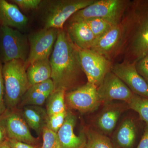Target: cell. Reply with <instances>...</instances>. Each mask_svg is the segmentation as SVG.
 Returning <instances> with one entry per match:
<instances>
[{
	"label": "cell",
	"instance_id": "obj_8",
	"mask_svg": "<svg viewBox=\"0 0 148 148\" xmlns=\"http://www.w3.org/2000/svg\"><path fill=\"white\" fill-rule=\"evenodd\" d=\"M78 49L82 68L87 82L98 88L106 74L111 71L112 61L90 49Z\"/></svg>",
	"mask_w": 148,
	"mask_h": 148
},
{
	"label": "cell",
	"instance_id": "obj_32",
	"mask_svg": "<svg viewBox=\"0 0 148 148\" xmlns=\"http://www.w3.org/2000/svg\"><path fill=\"white\" fill-rule=\"evenodd\" d=\"M7 141L10 148H38L36 145H30L8 138Z\"/></svg>",
	"mask_w": 148,
	"mask_h": 148
},
{
	"label": "cell",
	"instance_id": "obj_24",
	"mask_svg": "<svg viewBox=\"0 0 148 148\" xmlns=\"http://www.w3.org/2000/svg\"><path fill=\"white\" fill-rule=\"evenodd\" d=\"M127 103L130 109L138 113L140 118L146 123L148 127V98L134 94Z\"/></svg>",
	"mask_w": 148,
	"mask_h": 148
},
{
	"label": "cell",
	"instance_id": "obj_33",
	"mask_svg": "<svg viewBox=\"0 0 148 148\" xmlns=\"http://www.w3.org/2000/svg\"><path fill=\"white\" fill-rule=\"evenodd\" d=\"M137 148H148V127H147Z\"/></svg>",
	"mask_w": 148,
	"mask_h": 148
},
{
	"label": "cell",
	"instance_id": "obj_2",
	"mask_svg": "<svg viewBox=\"0 0 148 148\" xmlns=\"http://www.w3.org/2000/svg\"><path fill=\"white\" fill-rule=\"evenodd\" d=\"M51 69V79L54 90H67L75 87L83 71L78 49L71 40L64 29H58V36L49 58Z\"/></svg>",
	"mask_w": 148,
	"mask_h": 148
},
{
	"label": "cell",
	"instance_id": "obj_30",
	"mask_svg": "<svg viewBox=\"0 0 148 148\" xmlns=\"http://www.w3.org/2000/svg\"><path fill=\"white\" fill-rule=\"evenodd\" d=\"M3 65L0 61V115L4 113L6 110L4 101L5 88L2 74Z\"/></svg>",
	"mask_w": 148,
	"mask_h": 148
},
{
	"label": "cell",
	"instance_id": "obj_28",
	"mask_svg": "<svg viewBox=\"0 0 148 148\" xmlns=\"http://www.w3.org/2000/svg\"><path fill=\"white\" fill-rule=\"evenodd\" d=\"M11 1L22 9L29 10L38 8L42 1L40 0H12Z\"/></svg>",
	"mask_w": 148,
	"mask_h": 148
},
{
	"label": "cell",
	"instance_id": "obj_20",
	"mask_svg": "<svg viewBox=\"0 0 148 148\" xmlns=\"http://www.w3.org/2000/svg\"><path fill=\"white\" fill-rule=\"evenodd\" d=\"M121 113V110L117 108H108L98 118L97 124L100 129L105 133L113 131Z\"/></svg>",
	"mask_w": 148,
	"mask_h": 148
},
{
	"label": "cell",
	"instance_id": "obj_29",
	"mask_svg": "<svg viewBox=\"0 0 148 148\" xmlns=\"http://www.w3.org/2000/svg\"><path fill=\"white\" fill-rule=\"evenodd\" d=\"M135 66L138 73L148 84V54L136 62Z\"/></svg>",
	"mask_w": 148,
	"mask_h": 148
},
{
	"label": "cell",
	"instance_id": "obj_9",
	"mask_svg": "<svg viewBox=\"0 0 148 148\" xmlns=\"http://www.w3.org/2000/svg\"><path fill=\"white\" fill-rule=\"evenodd\" d=\"M66 102L70 108L82 112L94 110L101 103L97 87L88 82L66 92Z\"/></svg>",
	"mask_w": 148,
	"mask_h": 148
},
{
	"label": "cell",
	"instance_id": "obj_16",
	"mask_svg": "<svg viewBox=\"0 0 148 148\" xmlns=\"http://www.w3.org/2000/svg\"><path fill=\"white\" fill-rule=\"evenodd\" d=\"M71 40L77 47L89 50L96 38L84 21L69 22L66 30Z\"/></svg>",
	"mask_w": 148,
	"mask_h": 148
},
{
	"label": "cell",
	"instance_id": "obj_10",
	"mask_svg": "<svg viewBox=\"0 0 148 148\" xmlns=\"http://www.w3.org/2000/svg\"><path fill=\"white\" fill-rule=\"evenodd\" d=\"M116 76L122 81L134 94L148 98V84L139 74L135 64L123 60L112 65L111 69Z\"/></svg>",
	"mask_w": 148,
	"mask_h": 148
},
{
	"label": "cell",
	"instance_id": "obj_27",
	"mask_svg": "<svg viewBox=\"0 0 148 148\" xmlns=\"http://www.w3.org/2000/svg\"><path fill=\"white\" fill-rule=\"evenodd\" d=\"M67 114V110L59 113L47 116L45 126L53 132L57 133L64 124Z\"/></svg>",
	"mask_w": 148,
	"mask_h": 148
},
{
	"label": "cell",
	"instance_id": "obj_5",
	"mask_svg": "<svg viewBox=\"0 0 148 148\" xmlns=\"http://www.w3.org/2000/svg\"><path fill=\"white\" fill-rule=\"evenodd\" d=\"M28 38L17 29L0 27V61L2 63L14 60L25 62L29 56Z\"/></svg>",
	"mask_w": 148,
	"mask_h": 148
},
{
	"label": "cell",
	"instance_id": "obj_14",
	"mask_svg": "<svg viewBox=\"0 0 148 148\" xmlns=\"http://www.w3.org/2000/svg\"><path fill=\"white\" fill-rule=\"evenodd\" d=\"M76 121L75 116L68 111L64 124L57 133L61 148H85L87 143L85 135H77L74 131Z\"/></svg>",
	"mask_w": 148,
	"mask_h": 148
},
{
	"label": "cell",
	"instance_id": "obj_31",
	"mask_svg": "<svg viewBox=\"0 0 148 148\" xmlns=\"http://www.w3.org/2000/svg\"><path fill=\"white\" fill-rule=\"evenodd\" d=\"M51 93L50 92H47L40 94L29 102L27 106H42L45 104L46 101H47L48 98Z\"/></svg>",
	"mask_w": 148,
	"mask_h": 148
},
{
	"label": "cell",
	"instance_id": "obj_17",
	"mask_svg": "<svg viewBox=\"0 0 148 148\" xmlns=\"http://www.w3.org/2000/svg\"><path fill=\"white\" fill-rule=\"evenodd\" d=\"M22 116L29 127L34 130L37 135L42 134L47 117L45 109L41 106H25L22 111Z\"/></svg>",
	"mask_w": 148,
	"mask_h": 148
},
{
	"label": "cell",
	"instance_id": "obj_34",
	"mask_svg": "<svg viewBox=\"0 0 148 148\" xmlns=\"http://www.w3.org/2000/svg\"><path fill=\"white\" fill-rule=\"evenodd\" d=\"M7 139L5 127L3 120L0 121V145Z\"/></svg>",
	"mask_w": 148,
	"mask_h": 148
},
{
	"label": "cell",
	"instance_id": "obj_12",
	"mask_svg": "<svg viewBox=\"0 0 148 148\" xmlns=\"http://www.w3.org/2000/svg\"><path fill=\"white\" fill-rule=\"evenodd\" d=\"M97 91L101 103L121 100L128 103L135 94L111 71L97 88Z\"/></svg>",
	"mask_w": 148,
	"mask_h": 148
},
{
	"label": "cell",
	"instance_id": "obj_36",
	"mask_svg": "<svg viewBox=\"0 0 148 148\" xmlns=\"http://www.w3.org/2000/svg\"><path fill=\"white\" fill-rule=\"evenodd\" d=\"M0 27H1V24H0Z\"/></svg>",
	"mask_w": 148,
	"mask_h": 148
},
{
	"label": "cell",
	"instance_id": "obj_18",
	"mask_svg": "<svg viewBox=\"0 0 148 148\" xmlns=\"http://www.w3.org/2000/svg\"><path fill=\"white\" fill-rule=\"evenodd\" d=\"M27 73L31 86L51 79V69L49 58L35 61L28 66Z\"/></svg>",
	"mask_w": 148,
	"mask_h": 148
},
{
	"label": "cell",
	"instance_id": "obj_6",
	"mask_svg": "<svg viewBox=\"0 0 148 148\" xmlns=\"http://www.w3.org/2000/svg\"><path fill=\"white\" fill-rule=\"evenodd\" d=\"M95 0H58L48 6L44 17L45 29H64L72 15L94 2Z\"/></svg>",
	"mask_w": 148,
	"mask_h": 148
},
{
	"label": "cell",
	"instance_id": "obj_11",
	"mask_svg": "<svg viewBox=\"0 0 148 148\" xmlns=\"http://www.w3.org/2000/svg\"><path fill=\"white\" fill-rule=\"evenodd\" d=\"M124 34V27L121 22L96 39L90 50L112 61L119 54Z\"/></svg>",
	"mask_w": 148,
	"mask_h": 148
},
{
	"label": "cell",
	"instance_id": "obj_13",
	"mask_svg": "<svg viewBox=\"0 0 148 148\" xmlns=\"http://www.w3.org/2000/svg\"><path fill=\"white\" fill-rule=\"evenodd\" d=\"M7 138L36 145L38 139L32 135L29 126L22 116L11 113L3 120Z\"/></svg>",
	"mask_w": 148,
	"mask_h": 148
},
{
	"label": "cell",
	"instance_id": "obj_35",
	"mask_svg": "<svg viewBox=\"0 0 148 148\" xmlns=\"http://www.w3.org/2000/svg\"><path fill=\"white\" fill-rule=\"evenodd\" d=\"M0 148H10V147L9 145L7 139L0 145Z\"/></svg>",
	"mask_w": 148,
	"mask_h": 148
},
{
	"label": "cell",
	"instance_id": "obj_25",
	"mask_svg": "<svg viewBox=\"0 0 148 148\" xmlns=\"http://www.w3.org/2000/svg\"><path fill=\"white\" fill-rule=\"evenodd\" d=\"M86 138L85 148H114L108 138L93 130L88 132Z\"/></svg>",
	"mask_w": 148,
	"mask_h": 148
},
{
	"label": "cell",
	"instance_id": "obj_26",
	"mask_svg": "<svg viewBox=\"0 0 148 148\" xmlns=\"http://www.w3.org/2000/svg\"><path fill=\"white\" fill-rule=\"evenodd\" d=\"M43 143L40 148H61L57 133L45 126L42 131Z\"/></svg>",
	"mask_w": 148,
	"mask_h": 148
},
{
	"label": "cell",
	"instance_id": "obj_3",
	"mask_svg": "<svg viewBox=\"0 0 148 148\" xmlns=\"http://www.w3.org/2000/svg\"><path fill=\"white\" fill-rule=\"evenodd\" d=\"M2 74L6 105L16 107L31 87L25 62L21 60L9 61L3 65Z\"/></svg>",
	"mask_w": 148,
	"mask_h": 148
},
{
	"label": "cell",
	"instance_id": "obj_21",
	"mask_svg": "<svg viewBox=\"0 0 148 148\" xmlns=\"http://www.w3.org/2000/svg\"><path fill=\"white\" fill-rule=\"evenodd\" d=\"M66 90L64 89L54 90L47 101V116L59 113L67 110L66 102Z\"/></svg>",
	"mask_w": 148,
	"mask_h": 148
},
{
	"label": "cell",
	"instance_id": "obj_22",
	"mask_svg": "<svg viewBox=\"0 0 148 148\" xmlns=\"http://www.w3.org/2000/svg\"><path fill=\"white\" fill-rule=\"evenodd\" d=\"M53 83L51 79L45 81L32 86L24 94L21 100L22 106H27V104L37 96L42 93L50 92L54 91Z\"/></svg>",
	"mask_w": 148,
	"mask_h": 148
},
{
	"label": "cell",
	"instance_id": "obj_7",
	"mask_svg": "<svg viewBox=\"0 0 148 148\" xmlns=\"http://www.w3.org/2000/svg\"><path fill=\"white\" fill-rule=\"evenodd\" d=\"M58 29H43L29 35V56L25 62L26 69L35 61L49 58L58 36Z\"/></svg>",
	"mask_w": 148,
	"mask_h": 148
},
{
	"label": "cell",
	"instance_id": "obj_15",
	"mask_svg": "<svg viewBox=\"0 0 148 148\" xmlns=\"http://www.w3.org/2000/svg\"><path fill=\"white\" fill-rule=\"evenodd\" d=\"M29 21L28 17L21 12L16 5L0 0V24L19 30L25 28Z\"/></svg>",
	"mask_w": 148,
	"mask_h": 148
},
{
	"label": "cell",
	"instance_id": "obj_19",
	"mask_svg": "<svg viewBox=\"0 0 148 148\" xmlns=\"http://www.w3.org/2000/svg\"><path fill=\"white\" fill-rule=\"evenodd\" d=\"M136 135L135 123L132 120L127 119L122 123L117 130L116 139L121 147L130 148L134 144Z\"/></svg>",
	"mask_w": 148,
	"mask_h": 148
},
{
	"label": "cell",
	"instance_id": "obj_4",
	"mask_svg": "<svg viewBox=\"0 0 148 148\" xmlns=\"http://www.w3.org/2000/svg\"><path fill=\"white\" fill-rule=\"evenodd\" d=\"M130 0H95L90 5L78 11L69 22L82 21L92 18H103L116 25L121 22Z\"/></svg>",
	"mask_w": 148,
	"mask_h": 148
},
{
	"label": "cell",
	"instance_id": "obj_23",
	"mask_svg": "<svg viewBox=\"0 0 148 148\" xmlns=\"http://www.w3.org/2000/svg\"><path fill=\"white\" fill-rule=\"evenodd\" d=\"M82 21L87 24L96 39L105 34L115 25L101 18H90Z\"/></svg>",
	"mask_w": 148,
	"mask_h": 148
},
{
	"label": "cell",
	"instance_id": "obj_1",
	"mask_svg": "<svg viewBox=\"0 0 148 148\" xmlns=\"http://www.w3.org/2000/svg\"><path fill=\"white\" fill-rule=\"evenodd\" d=\"M121 22L124 34L119 54L135 64L148 54V0L130 1Z\"/></svg>",
	"mask_w": 148,
	"mask_h": 148
}]
</instances>
